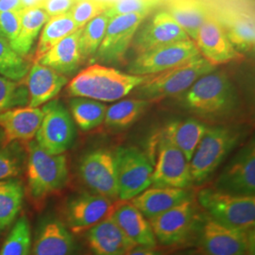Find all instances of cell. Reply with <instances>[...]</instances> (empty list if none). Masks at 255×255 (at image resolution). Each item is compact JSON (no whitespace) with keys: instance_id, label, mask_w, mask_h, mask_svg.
Returning a JSON list of instances; mask_svg holds the SVG:
<instances>
[{"instance_id":"cell-37","label":"cell","mask_w":255,"mask_h":255,"mask_svg":"<svg viewBox=\"0 0 255 255\" xmlns=\"http://www.w3.org/2000/svg\"><path fill=\"white\" fill-rule=\"evenodd\" d=\"M31 245L30 226L26 216L20 217L0 250V255H28Z\"/></svg>"},{"instance_id":"cell-21","label":"cell","mask_w":255,"mask_h":255,"mask_svg":"<svg viewBox=\"0 0 255 255\" xmlns=\"http://www.w3.org/2000/svg\"><path fill=\"white\" fill-rule=\"evenodd\" d=\"M86 237L95 255H125L136 247L119 228L112 215L89 229Z\"/></svg>"},{"instance_id":"cell-11","label":"cell","mask_w":255,"mask_h":255,"mask_svg":"<svg viewBox=\"0 0 255 255\" xmlns=\"http://www.w3.org/2000/svg\"><path fill=\"white\" fill-rule=\"evenodd\" d=\"M151 11L127 13L110 20L105 36L95 58L105 64L121 62L143 21Z\"/></svg>"},{"instance_id":"cell-46","label":"cell","mask_w":255,"mask_h":255,"mask_svg":"<svg viewBox=\"0 0 255 255\" xmlns=\"http://www.w3.org/2000/svg\"><path fill=\"white\" fill-rule=\"evenodd\" d=\"M0 35H1V33H0Z\"/></svg>"},{"instance_id":"cell-33","label":"cell","mask_w":255,"mask_h":255,"mask_svg":"<svg viewBox=\"0 0 255 255\" xmlns=\"http://www.w3.org/2000/svg\"><path fill=\"white\" fill-rule=\"evenodd\" d=\"M77 29L79 28L76 26L69 11L48 19L41 30L34 62L46 54L50 48L63 40L64 37L68 36Z\"/></svg>"},{"instance_id":"cell-43","label":"cell","mask_w":255,"mask_h":255,"mask_svg":"<svg viewBox=\"0 0 255 255\" xmlns=\"http://www.w3.org/2000/svg\"><path fill=\"white\" fill-rule=\"evenodd\" d=\"M22 0H0V12L23 10Z\"/></svg>"},{"instance_id":"cell-31","label":"cell","mask_w":255,"mask_h":255,"mask_svg":"<svg viewBox=\"0 0 255 255\" xmlns=\"http://www.w3.org/2000/svg\"><path fill=\"white\" fill-rule=\"evenodd\" d=\"M150 101L142 99H128L118 101L107 108L104 123L114 129L130 127L144 114Z\"/></svg>"},{"instance_id":"cell-44","label":"cell","mask_w":255,"mask_h":255,"mask_svg":"<svg viewBox=\"0 0 255 255\" xmlns=\"http://www.w3.org/2000/svg\"><path fill=\"white\" fill-rule=\"evenodd\" d=\"M125 255H162L157 252H155L153 249H148L144 247H134L132 250L128 252Z\"/></svg>"},{"instance_id":"cell-3","label":"cell","mask_w":255,"mask_h":255,"mask_svg":"<svg viewBox=\"0 0 255 255\" xmlns=\"http://www.w3.org/2000/svg\"><path fill=\"white\" fill-rule=\"evenodd\" d=\"M185 108L204 117L226 114L237 104L234 84L223 71H212L201 77L183 96Z\"/></svg>"},{"instance_id":"cell-34","label":"cell","mask_w":255,"mask_h":255,"mask_svg":"<svg viewBox=\"0 0 255 255\" xmlns=\"http://www.w3.org/2000/svg\"><path fill=\"white\" fill-rule=\"evenodd\" d=\"M27 151L21 143L0 144V181L16 178L26 168Z\"/></svg>"},{"instance_id":"cell-5","label":"cell","mask_w":255,"mask_h":255,"mask_svg":"<svg viewBox=\"0 0 255 255\" xmlns=\"http://www.w3.org/2000/svg\"><path fill=\"white\" fill-rule=\"evenodd\" d=\"M198 198L211 219L232 228L255 230V196H237L217 189H203Z\"/></svg>"},{"instance_id":"cell-18","label":"cell","mask_w":255,"mask_h":255,"mask_svg":"<svg viewBox=\"0 0 255 255\" xmlns=\"http://www.w3.org/2000/svg\"><path fill=\"white\" fill-rule=\"evenodd\" d=\"M195 44L200 54L215 66L230 63L239 55L229 41L219 17L214 13L202 24Z\"/></svg>"},{"instance_id":"cell-25","label":"cell","mask_w":255,"mask_h":255,"mask_svg":"<svg viewBox=\"0 0 255 255\" xmlns=\"http://www.w3.org/2000/svg\"><path fill=\"white\" fill-rule=\"evenodd\" d=\"M72 235L58 219H46L37 231L33 255H71L73 253Z\"/></svg>"},{"instance_id":"cell-41","label":"cell","mask_w":255,"mask_h":255,"mask_svg":"<svg viewBox=\"0 0 255 255\" xmlns=\"http://www.w3.org/2000/svg\"><path fill=\"white\" fill-rule=\"evenodd\" d=\"M22 10L0 12V33L12 47L18 38L21 27Z\"/></svg>"},{"instance_id":"cell-19","label":"cell","mask_w":255,"mask_h":255,"mask_svg":"<svg viewBox=\"0 0 255 255\" xmlns=\"http://www.w3.org/2000/svg\"><path fill=\"white\" fill-rule=\"evenodd\" d=\"M44 118L42 108L18 107L0 113V128L4 144L25 143L33 140Z\"/></svg>"},{"instance_id":"cell-17","label":"cell","mask_w":255,"mask_h":255,"mask_svg":"<svg viewBox=\"0 0 255 255\" xmlns=\"http://www.w3.org/2000/svg\"><path fill=\"white\" fill-rule=\"evenodd\" d=\"M134 48L142 54L160 46L190 39L172 16L165 10H158L135 34Z\"/></svg>"},{"instance_id":"cell-30","label":"cell","mask_w":255,"mask_h":255,"mask_svg":"<svg viewBox=\"0 0 255 255\" xmlns=\"http://www.w3.org/2000/svg\"><path fill=\"white\" fill-rule=\"evenodd\" d=\"M25 187L15 178L0 181V234L14 222L21 211Z\"/></svg>"},{"instance_id":"cell-28","label":"cell","mask_w":255,"mask_h":255,"mask_svg":"<svg viewBox=\"0 0 255 255\" xmlns=\"http://www.w3.org/2000/svg\"><path fill=\"white\" fill-rule=\"evenodd\" d=\"M49 18L46 11L40 6L23 9L20 32L12 49L21 57L26 58Z\"/></svg>"},{"instance_id":"cell-15","label":"cell","mask_w":255,"mask_h":255,"mask_svg":"<svg viewBox=\"0 0 255 255\" xmlns=\"http://www.w3.org/2000/svg\"><path fill=\"white\" fill-rule=\"evenodd\" d=\"M195 220L191 199L148 219L156 241L164 246H174L183 242L194 228Z\"/></svg>"},{"instance_id":"cell-12","label":"cell","mask_w":255,"mask_h":255,"mask_svg":"<svg viewBox=\"0 0 255 255\" xmlns=\"http://www.w3.org/2000/svg\"><path fill=\"white\" fill-rule=\"evenodd\" d=\"M200 55L191 39L160 46L139 54L128 68V73L136 76H152L182 64Z\"/></svg>"},{"instance_id":"cell-13","label":"cell","mask_w":255,"mask_h":255,"mask_svg":"<svg viewBox=\"0 0 255 255\" xmlns=\"http://www.w3.org/2000/svg\"><path fill=\"white\" fill-rule=\"evenodd\" d=\"M156 160L153 163V186L185 189L192 183L190 164L178 148L163 139L156 142Z\"/></svg>"},{"instance_id":"cell-32","label":"cell","mask_w":255,"mask_h":255,"mask_svg":"<svg viewBox=\"0 0 255 255\" xmlns=\"http://www.w3.org/2000/svg\"><path fill=\"white\" fill-rule=\"evenodd\" d=\"M74 123L83 131H89L104 123L107 105L85 98H72L69 101Z\"/></svg>"},{"instance_id":"cell-40","label":"cell","mask_w":255,"mask_h":255,"mask_svg":"<svg viewBox=\"0 0 255 255\" xmlns=\"http://www.w3.org/2000/svg\"><path fill=\"white\" fill-rule=\"evenodd\" d=\"M160 2L161 0H112L106 12L110 18H114L127 13L151 11Z\"/></svg>"},{"instance_id":"cell-26","label":"cell","mask_w":255,"mask_h":255,"mask_svg":"<svg viewBox=\"0 0 255 255\" xmlns=\"http://www.w3.org/2000/svg\"><path fill=\"white\" fill-rule=\"evenodd\" d=\"M208 127L197 119H188L173 121L163 128L159 139H163L182 151L190 162L197 146Z\"/></svg>"},{"instance_id":"cell-8","label":"cell","mask_w":255,"mask_h":255,"mask_svg":"<svg viewBox=\"0 0 255 255\" xmlns=\"http://www.w3.org/2000/svg\"><path fill=\"white\" fill-rule=\"evenodd\" d=\"M115 153L119 200L130 201L151 186L153 162L135 146H120Z\"/></svg>"},{"instance_id":"cell-27","label":"cell","mask_w":255,"mask_h":255,"mask_svg":"<svg viewBox=\"0 0 255 255\" xmlns=\"http://www.w3.org/2000/svg\"><path fill=\"white\" fill-rule=\"evenodd\" d=\"M164 9L194 42L202 24L212 13L201 0H168Z\"/></svg>"},{"instance_id":"cell-22","label":"cell","mask_w":255,"mask_h":255,"mask_svg":"<svg viewBox=\"0 0 255 255\" xmlns=\"http://www.w3.org/2000/svg\"><path fill=\"white\" fill-rule=\"evenodd\" d=\"M112 217L125 236L138 247L154 249L156 238L148 219L129 202L117 203Z\"/></svg>"},{"instance_id":"cell-14","label":"cell","mask_w":255,"mask_h":255,"mask_svg":"<svg viewBox=\"0 0 255 255\" xmlns=\"http://www.w3.org/2000/svg\"><path fill=\"white\" fill-rule=\"evenodd\" d=\"M115 205L114 201L93 192L78 194L66 202V223L74 233L89 230L111 216Z\"/></svg>"},{"instance_id":"cell-10","label":"cell","mask_w":255,"mask_h":255,"mask_svg":"<svg viewBox=\"0 0 255 255\" xmlns=\"http://www.w3.org/2000/svg\"><path fill=\"white\" fill-rule=\"evenodd\" d=\"M254 232L232 228L208 217L201 226L200 244L206 255H254Z\"/></svg>"},{"instance_id":"cell-39","label":"cell","mask_w":255,"mask_h":255,"mask_svg":"<svg viewBox=\"0 0 255 255\" xmlns=\"http://www.w3.org/2000/svg\"><path fill=\"white\" fill-rule=\"evenodd\" d=\"M112 0H78L69 10L78 28L109 9Z\"/></svg>"},{"instance_id":"cell-4","label":"cell","mask_w":255,"mask_h":255,"mask_svg":"<svg viewBox=\"0 0 255 255\" xmlns=\"http://www.w3.org/2000/svg\"><path fill=\"white\" fill-rule=\"evenodd\" d=\"M216 70L201 54L161 73L149 76L136 88L138 99L153 101L187 91L201 77Z\"/></svg>"},{"instance_id":"cell-42","label":"cell","mask_w":255,"mask_h":255,"mask_svg":"<svg viewBox=\"0 0 255 255\" xmlns=\"http://www.w3.org/2000/svg\"><path fill=\"white\" fill-rule=\"evenodd\" d=\"M78 0H45L40 7L44 9L49 17L57 16L68 12Z\"/></svg>"},{"instance_id":"cell-38","label":"cell","mask_w":255,"mask_h":255,"mask_svg":"<svg viewBox=\"0 0 255 255\" xmlns=\"http://www.w3.org/2000/svg\"><path fill=\"white\" fill-rule=\"evenodd\" d=\"M27 104L28 92L26 84L0 76V113L26 107Z\"/></svg>"},{"instance_id":"cell-45","label":"cell","mask_w":255,"mask_h":255,"mask_svg":"<svg viewBox=\"0 0 255 255\" xmlns=\"http://www.w3.org/2000/svg\"><path fill=\"white\" fill-rule=\"evenodd\" d=\"M45 0H22V3L24 5V9L29 7H35L40 6Z\"/></svg>"},{"instance_id":"cell-2","label":"cell","mask_w":255,"mask_h":255,"mask_svg":"<svg viewBox=\"0 0 255 255\" xmlns=\"http://www.w3.org/2000/svg\"><path fill=\"white\" fill-rule=\"evenodd\" d=\"M26 151L27 193L38 203L65 186L68 180L66 157L47 153L34 139L27 143Z\"/></svg>"},{"instance_id":"cell-1","label":"cell","mask_w":255,"mask_h":255,"mask_svg":"<svg viewBox=\"0 0 255 255\" xmlns=\"http://www.w3.org/2000/svg\"><path fill=\"white\" fill-rule=\"evenodd\" d=\"M148 77L123 73L116 68L94 64L76 75L67 84L66 91L72 98L113 102L125 98Z\"/></svg>"},{"instance_id":"cell-7","label":"cell","mask_w":255,"mask_h":255,"mask_svg":"<svg viewBox=\"0 0 255 255\" xmlns=\"http://www.w3.org/2000/svg\"><path fill=\"white\" fill-rule=\"evenodd\" d=\"M42 110L44 118L34 140L49 154H64L72 147L77 136L72 117L64 104L57 100L47 102Z\"/></svg>"},{"instance_id":"cell-20","label":"cell","mask_w":255,"mask_h":255,"mask_svg":"<svg viewBox=\"0 0 255 255\" xmlns=\"http://www.w3.org/2000/svg\"><path fill=\"white\" fill-rule=\"evenodd\" d=\"M25 79L28 92L27 106L31 108H40L42 105L53 101L68 83L67 77L37 62L31 64Z\"/></svg>"},{"instance_id":"cell-24","label":"cell","mask_w":255,"mask_h":255,"mask_svg":"<svg viewBox=\"0 0 255 255\" xmlns=\"http://www.w3.org/2000/svg\"><path fill=\"white\" fill-rule=\"evenodd\" d=\"M189 199L190 194L186 189L151 185L128 201L146 219H150Z\"/></svg>"},{"instance_id":"cell-9","label":"cell","mask_w":255,"mask_h":255,"mask_svg":"<svg viewBox=\"0 0 255 255\" xmlns=\"http://www.w3.org/2000/svg\"><path fill=\"white\" fill-rule=\"evenodd\" d=\"M82 182L93 193L111 201L119 200L116 153L108 148H97L83 155L79 164Z\"/></svg>"},{"instance_id":"cell-35","label":"cell","mask_w":255,"mask_h":255,"mask_svg":"<svg viewBox=\"0 0 255 255\" xmlns=\"http://www.w3.org/2000/svg\"><path fill=\"white\" fill-rule=\"evenodd\" d=\"M30 66L26 58L17 54L7 39L0 35V76L14 82H22Z\"/></svg>"},{"instance_id":"cell-29","label":"cell","mask_w":255,"mask_h":255,"mask_svg":"<svg viewBox=\"0 0 255 255\" xmlns=\"http://www.w3.org/2000/svg\"><path fill=\"white\" fill-rule=\"evenodd\" d=\"M219 19L237 53L251 52L254 49L255 28L253 19L237 13H227Z\"/></svg>"},{"instance_id":"cell-6","label":"cell","mask_w":255,"mask_h":255,"mask_svg":"<svg viewBox=\"0 0 255 255\" xmlns=\"http://www.w3.org/2000/svg\"><path fill=\"white\" fill-rule=\"evenodd\" d=\"M239 135L229 128H208L189 162L192 182L206 181L237 146Z\"/></svg>"},{"instance_id":"cell-36","label":"cell","mask_w":255,"mask_h":255,"mask_svg":"<svg viewBox=\"0 0 255 255\" xmlns=\"http://www.w3.org/2000/svg\"><path fill=\"white\" fill-rule=\"evenodd\" d=\"M110 20L109 15L104 11L82 27L80 46L84 60L95 56L97 53L105 36Z\"/></svg>"},{"instance_id":"cell-16","label":"cell","mask_w":255,"mask_h":255,"mask_svg":"<svg viewBox=\"0 0 255 255\" xmlns=\"http://www.w3.org/2000/svg\"><path fill=\"white\" fill-rule=\"evenodd\" d=\"M216 189L237 196H255V149L250 144L242 148L224 168Z\"/></svg>"},{"instance_id":"cell-23","label":"cell","mask_w":255,"mask_h":255,"mask_svg":"<svg viewBox=\"0 0 255 255\" xmlns=\"http://www.w3.org/2000/svg\"><path fill=\"white\" fill-rule=\"evenodd\" d=\"M81 33L82 28H79L64 37L35 62L65 77L75 73L84 60L80 46Z\"/></svg>"}]
</instances>
